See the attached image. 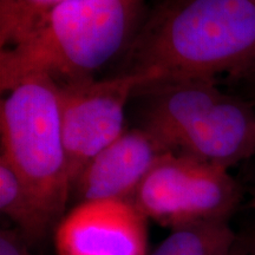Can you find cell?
I'll list each match as a JSON object with an SVG mask.
<instances>
[{"label":"cell","mask_w":255,"mask_h":255,"mask_svg":"<svg viewBox=\"0 0 255 255\" xmlns=\"http://www.w3.org/2000/svg\"><path fill=\"white\" fill-rule=\"evenodd\" d=\"M145 0H65L50 9L20 41L0 53V89L30 76L57 84L94 78L126 52L143 21Z\"/></svg>","instance_id":"7a4b0ae2"},{"label":"cell","mask_w":255,"mask_h":255,"mask_svg":"<svg viewBox=\"0 0 255 255\" xmlns=\"http://www.w3.org/2000/svg\"><path fill=\"white\" fill-rule=\"evenodd\" d=\"M5 94L0 103V158L13 169L58 225L72 191L58 84L47 76H30Z\"/></svg>","instance_id":"277c9868"},{"label":"cell","mask_w":255,"mask_h":255,"mask_svg":"<svg viewBox=\"0 0 255 255\" xmlns=\"http://www.w3.org/2000/svg\"><path fill=\"white\" fill-rule=\"evenodd\" d=\"M252 239L250 235H239L231 251L226 255H251Z\"/></svg>","instance_id":"4fadbf2b"},{"label":"cell","mask_w":255,"mask_h":255,"mask_svg":"<svg viewBox=\"0 0 255 255\" xmlns=\"http://www.w3.org/2000/svg\"><path fill=\"white\" fill-rule=\"evenodd\" d=\"M240 200V187L228 169L171 152L144 178L132 202L146 219L174 231L228 221Z\"/></svg>","instance_id":"5b68a950"},{"label":"cell","mask_w":255,"mask_h":255,"mask_svg":"<svg viewBox=\"0 0 255 255\" xmlns=\"http://www.w3.org/2000/svg\"><path fill=\"white\" fill-rule=\"evenodd\" d=\"M65 0H0V46L7 49L26 36L50 9Z\"/></svg>","instance_id":"8fae6325"},{"label":"cell","mask_w":255,"mask_h":255,"mask_svg":"<svg viewBox=\"0 0 255 255\" xmlns=\"http://www.w3.org/2000/svg\"><path fill=\"white\" fill-rule=\"evenodd\" d=\"M251 207L255 210V191H254V196H253V200H252L251 202Z\"/></svg>","instance_id":"9a60e30c"},{"label":"cell","mask_w":255,"mask_h":255,"mask_svg":"<svg viewBox=\"0 0 255 255\" xmlns=\"http://www.w3.org/2000/svg\"><path fill=\"white\" fill-rule=\"evenodd\" d=\"M154 82L157 78L152 75L121 72L105 79L58 84L60 122L72 184L83 168L126 130L128 101Z\"/></svg>","instance_id":"8992f818"},{"label":"cell","mask_w":255,"mask_h":255,"mask_svg":"<svg viewBox=\"0 0 255 255\" xmlns=\"http://www.w3.org/2000/svg\"><path fill=\"white\" fill-rule=\"evenodd\" d=\"M0 210L33 246L45 240L57 226L36 195L2 158H0Z\"/></svg>","instance_id":"9c48e42d"},{"label":"cell","mask_w":255,"mask_h":255,"mask_svg":"<svg viewBox=\"0 0 255 255\" xmlns=\"http://www.w3.org/2000/svg\"><path fill=\"white\" fill-rule=\"evenodd\" d=\"M175 152L144 127L126 129L98 152L76 177L71 196L79 202L97 200L132 201L156 164Z\"/></svg>","instance_id":"ba28073f"},{"label":"cell","mask_w":255,"mask_h":255,"mask_svg":"<svg viewBox=\"0 0 255 255\" xmlns=\"http://www.w3.org/2000/svg\"><path fill=\"white\" fill-rule=\"evenodd\" d=\"M53 235L57 255H148V219L132 201L79 202Z\"/></svg>","instance_id":"52a82bcc"},{"label":"cell","mask_w":255,"mask_h":255,"mask_svg":"<svg viewBox=\"0 0 255 255\" xmlns=\"http://www.w3.org/2000/svg\"><path fill=\"white\" fill-rule=\"evenodd\" d=\"M251 239H252L251 255H255V234H251Z\"/></svg>","instance_id":"5bb4252c"},{"label":"cell","mask_w":255,"mask_h":255,"mask_svg":"<svg viewBox=\"0 0 255 255\" xmlns=\"http://www.w3.org/2000/svg\"><path fill=\"white\" fill-rule=\"evenodd\" d=\"M124 53L157 82L255 75V0H162Z\"/></svg>","instance_id":"6da1fadb"},{"label":"cell","mask_w":255,"mask_h":255,"mask_svg":"<svg viewBox=\"0 0 255 255\" xmlns=\"http://www.w3.org/2000/svg\"><path fill=\"white\" fill-rule=\"evenodd\" d=\"M238 237L227 220L196 223L171 231L148 255H226Z\"/></svg>","instance_id":"30bf717a"},{"label":"cell","mask_w":255,"mask_h":255,"mask_svg":"<svg viewBox=\"0 0 255 255\" xmlns=\"http://www.w3.org/2000/svg\"><path fill=\"white\" fill-rule=\"evenodd\" d=\"M137 95L145 98L142 127L175 152L226 169L255 155V110L216 79L158 81Z\"/></svg>","instance_id":"3957f363"},{"label":"cell","mask_w":255,"mask_h":255,"mask_svg":"<svg viewBox=\"0 0 255 255\" xmlns=\"http://www.w3.org/2000/svg\"><path fill=\"white\" fill-rule=\"evenodd\" d=\"M0 255H39L33 245L17 228L4 227L0 231Z\"/></svg>","instance_id":"7c38bea8"}]
</instances>
